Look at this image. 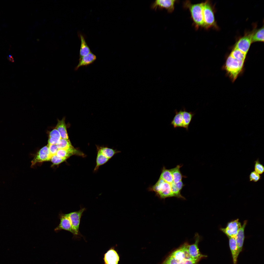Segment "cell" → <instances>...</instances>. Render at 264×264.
<instances>
[{
	"mask_svg": "<svg viewBox=\"0 0 264 264\" xmlns=\"http://www.w3.org/2000/svg\"><path fill=\"white\" fill-rule=\"evenodd\" d=\"M228 238L233 264H237V259L240 253L235 240L234 238L230 237Z\"/></svg>",
	"mask_w": 264,
	"mask_h": 264,
	"instance_id": "16",
	"label": "cell"
},
{
	"mask_svg": "<svg viewBox=\"0 0 264 264\" xmlns=\"http://www.w3.org/2000/svg\"><path fill=\"white\" fill-rule=\"evenodd\" d=\"M254 170L260 175L262 174L264 172V166L260 163L258 159L254 162Z\"/></svg>",
	"mask_w": 264,
	"mask_h": 264,
	"instance_id": "28",
	"label": "cell"
},
{
	"mask_svg": "<svg viewBox=\"0 0 264 264\" xmlns=\"http://www.w3.org/2000/svg\"><path fill=\"white\" fill-rule=\"evenodd\" d=\"M61 139L57 137H49L48 140V144L56 145Z\"/></svg>",
	"mask_w": 264,
	"mask_h": 264,
	"instance_id": "32",
	"label": "cell"
},
{
	"mask_svg": "<svg viewBox=\"0 0 264 264\" xmlns=\"http://www.w3.org/2000/svg\"><path fill=\"white\" fill-rule=\"evenodd\" d=\"M97 153L94 171H96L100 166L107 163L115 154L121 152L107 147L97 146Z\"/></svg>",
	"mask_w": 264,
	"mask_h": 264,
	"instance_id": "3",
	"label": "cell"
},
{
	"mask_svg": "<svg viewBox=\"0 0 264 264\" xmlns=\"http://www.w3.org/2000/svg\"><path fill=\"white\" fill-rule=\"evenodd\" d=\"M189 244L186 242L172 252L161 264H197L199 261L193 259L189 254Z\"/></svg>",
	"mask_w": 264,
	"mask_h": 264,
	"instance_id": "1",
	"label": "cell"
},
{
	"mask_svg": "<svg viewBox=\"0 0 264 264\" xmlns=\"http://www.w3.org/2000/svg\"><path fill=\"white\" fill-rule=\"evenodd\" d=\"M49 137H57L61 138L59 132L56 128L50 132Z\"/></svg>",
	"mask_w": 264,
	"mask_h": 264,
	"instance_id": "33",
	"label": "cell"
},
{
	"mask_svg": "<svg viewBox=\"0 0 264 264\" xmlns=\"http://www.w3.org/2000/svg\"><path fill=\"white\" fill-rule=\"evenodd\" d=\"M176 1L175 0H156L151 4V8L154 10L158 9H165L168 12L172 13L174 11Z\"/></svg>",
	"mask_w": 264,
	"mask_h": 264,
	"instance_id": "10",
	"label": "cell"
},
{
	"mask_svg": "<svg viewBox=\"0 0 264 264\" xmlns=\"http://www.w3.org/2000/svg\"><path fill=\"white\" fill-rule=\"evenodd\" d=\"M195 242L191 245L189 244L188 250L190 256L193 260L199 261L202 258L207 257V255L201 254L199 251L198 247V243L199 241L200 237L197 233L195 236Z\"/></svg>",
	"mask_w": 264,
	"mask_h": 264,
	"instance_id": "9",
	"label": "cell"
},
{
	"mask_svg": "<svg viewBox=\"0 0 264 264\" xmlns=\"http://www.w3.org/2000/svg\"><path fill=\"white\" fill-rule=\"evenodd\" d=\"M253 31L246 34L239 39L236 43L234 48L247 54L252 43V38Z\"/></svg>",
	"mask_w": 264,
	"mask_h": 264,
	"instance_id": "11",
	"label": "cell"
},
{
	"mask_svg": "<svg viewBox=\"0 0 264 264\" xmlns=\"http://www.w3.org/2000/svg\"><path fill=\"white\" fill-rule=\"evenodd\" d=\"M104 264H118L120 256L114 247H111L104 254Z\"/></svg>",
	"mask_w": 264,
	"mask_h": 264,
	"instance_id": "14",
	"label": "cell"
},
{
	"mask_svg": "<svg viewBox=\"0 0 264 264\" xmlns=\"http://www.w3.org/2000/svg\"><path fill=\"white\" fill-rule=\"evenodd\" d=\"M66 160L65 158L59 157L55 154L51 156L50 160L53 164L55 165L59 164Z\"/></svg>",
	"mask_w": 264,
	"mask_h": 264,
	"instance_id": "29",
	"label": "cell"
},
{
	"mask_svg": "<svg viewBox=\"0 0 264 264\" xmlns=\"http://www.w3.org/2000/svg\"><path fill=\"white\" fill-rule=\"evenodd\" d=\"M96 56L91 52L79 60V63L75 68L77 70L80 67L87 66L93 63L96 60Z\"/></svg>",
	"mask_w": 264,
	"mask_h": 264,
	"instance_id": "17",
	"label": "cell"
},
{
	"mask_svg": "<svg viewBox=\"0 0 264 264\" xmlns=\"http://www.w3.org/2000/svg\"><path fill=\"white\" fill-rule=\"evenodd\" d=\"M51 156L48 146H45L41 149L36 154L31 162V166L38 163L50 160Z\"/></svg>",
	"mask_w": 264,
	"mask_h": 264,
	"instance_id": "13",
	"label": "cell"
},
{
	"mask_svg": "<svg viewBox=\"0 0 264 264\" xmlns=\"http://www.w3.org/2000/svg\"><path fill=\"white\" fill-rule=\"evenodd\" d=\"M195 114L194 112L191 111H187L185 108H183V128L185 129L187 131H188L189 125Z\"/></svg>",
	"mask_w": 264,
	"mask_h": 264,
	"instance_id": "22",
	"label": "cell"
},
{
	"mask_svg": "<svg viewBox=\"0 0 264 264\" xmlns=\"http://www.w3.org/2000/svg\"><path fill=\"white\" fill-rule=\"evenodd\" d=\"M182 166L178 165L173 168L169 169L172 174L174 182L177 183L182 181V178L184 176H183L180 171V168Z\"/></svg>",
	"mask_w": 264,
	"mask_h": 264,
	"instance_id": "23",
	"label": "cell"
},
{
	"mask_svg": "<svg viewBox=\"0 0 264 264\" xmlns=\"http://www.w3.org/2000/svg\"><path fill=\"white\" fill-rule=\"evenodd\" d=\"M241 226L239 219H237L229 222L225 228L220 230L228 238H235Z\"/></svg>",
	"mask_w": 264,
	"mask_h": 264,
	"instance_id": "8",
	"label": "cell"
},
{
	"mask_svg": "<svg viewBox=\"0 0 264 264\" xmlns=\"http://www.w3.org/2000/svg\"><path fill=\"white\" fill-rule=\"evenodd\" d=\"M86 210L85 208H81L78 211L67 214L75 233V238H80L82 236L79 231V227L81 217L83 212Z\"/></svg>",
	"mask_w": 264,
	"mask_h": 264,
	"instance_id": "7",
	"label": "cell"
},
{
	"mask_svg": "<svg viewBox=\"0 0 264 264\" xmlns=\"http://www.w3.org/2000/svg\"><path fill=\"white\" fill-rule=\"evenodd\" d=\"M261 178V176L259 174L254 171H252L249 176V180L250 181L257 182Z\"/></svg>",
	"mask_w": 264,
	"mask_h": 264,
	"instance_id": "30",
	"label": "cell"
},
{
	"mask_svg": "<svg viewBox=\"0 0 264 264\" xmlns=\"http://www.w3.org/2000/svg\"><path fill=\"white\" fill-rule=\"evenodd\" d=\"M80 36L81 44L79 52V60L91 52L86 41L84 37L81 34Z\"/></svg>",
	"mask_w": 264,
	"mask_h": 264,
	"instance_id": "21",
	"label": "cell"
},
{
	"mask_svg": "<svg viewBox=\"0 0 264 264\" xmlns=\"http://www.w3.org/2000/svg\"><path fill=\"white\" fill-rule=\"evenodd\" d=\"M247 54L238 49L234 48L231 52L230 55L234 59L238 61H244Z\"/></svg>",
	"mask_w": 264,
	"mask_h": 264,
	"instance_id": "27",
	"label": "cell"
},
{
	"mask_svg": "<svg viewBox=\"0 0 264 264\" xmlns=\"http://www.w3.org/2000/svg\"><path fill=\"white\" fill-rule=\"evenodd\" d=\"M160 177L166 182L171 184L174 182L172 174L169 169L165 167L163 168Z\"/></svg>",
	"mask_w": 264,
	"mask_h": 264,
	"instance_id": "26",
	"label": "cell"
},
{
	"mask_svg": "<svg viewBox=\"0 0 264 264\" xmlns=\"http://www.w3.org/2000/svg\"><path fill=\"white\" fill-rule=\"evenodd\" d=\"M247 222V221L246 220L244 221L242 225L235 238L240 253L242 250L245 238L244 230Z\"/></svg>",
	"mask_w": 264,
	"mask_h": 264,
	"instance_id": "15",
	"label": "cell"
},
{
	"mask_svg": "<svg viewBox=\"0 0 264 264\" xmlns=\"http://www.w3.org/2000/svg\"><path fill=\"white\" fill-rule=\"evenodd\" d=\"M244 62L243 61L237 60L230 55L227 57L225 63V68L233 81L235 80L242 70Z\"/></svg>",
	"mask_w": 264,
	"mask_h": 264,
	"instance_id": "4",
	"label": "cell"
},
{
	"mask_svg": "<svg viewBox=\"0 0 264 264\" xmlns=\"http://www.w3.org/2000/svg\"><path fill=\"white\" fill-rule=\"evenodd\" d=\"M59 218L60 220V223L55 229V231H57L64 230L71 233L75 238V234L67 214L60 213Z\"/></svg>",
	"mask_w": 264,
	"mask_h": 264,
	"instance_id": "12",
	"label": "cell"
},
{
	"mask_svg": "<svg viewBox=\"0 0 264 264\" xmlns=\"http://www.w3.org/2000/svg\"><path fill=\"white\" fill-rule=\"evenodd\" d=\"M203 2H202L193 4L188 0L186 1L183 3L184 8L189 10L194 25L197 29L200 28H203Z\"/></svg>",
	"mask_w": 264,
	"mask_h": 264,
	"instance_id": "2",
	"label": "cell"
},
{
	"mask_svg": "<svg viewBox=\"0 0 264 264\" xmlns=\"http://www.w3.org/2000/svg\"><path fill=\"white\" fill-rule=\"evenodd\" d=\"M264 41V27L253 31L252 38V42Z\"/></svg>",
	"mask_w": 264,
	"mask_h": 264,
	"instance_id": "24",
	"label": "cell"
},
{
	"mask_svg": "<svg viewBox=\"0 0 264 264\" xmlns=\"http://www.w3.org/2000/svg\"><path fill=\"white\" fill-rule=\"evenodd\" d=\"M149 190L154 191L156 195L161 198L174 197L170 184L160 177L156 183L149 187Z\"/></svg>",
	"mask_w": 264,
	"mask_h": 264,
	"instance_id": "6",
	"label": "cell"
},
{
	"mask_svg": "<svg viewBox=\"0 0 264 264\" xmlns=\"http://www.w3.org/2000/svg\"><path fill=\"white\" fill-rule=\"evenodd\" d=\"M214 8L211 2L206 0L203 2V14L204 25L203 28L208 29L211 27L217 28L215 21Z\"/></svg>",
	"mask_w": 264,
	"mask_h": 264,
	"instance_id": "5",
	"label": "cell"
},
{
	"mask_svg": "<svg viewBox=\"0 0 264 264\" xmlns=\"http://www.w3.org/2000/svg\"><path fill=\"white\" fill-rule=\"evenodd\" d=\"M49 152L51 156L56 154L58 149L56 145L48 144V145Z\"/></svg>",
	"mask_w": 264,
	"mask_h": 264,
	"instance_id": "31",
	"label": "cell"
},
{
	"mask_svg": "<svg viewBox=\"0 0 264 264\" xmlns=\"http://www.w3.org/2000/svg\"><path fill=\"white\" fill-rule=\"evenodd\" d=\"M171 190L174 197L178 198L185 199V198L180 193L184 185L182 181L177 183L174 182L171 184Z\"/></svg>",
	"mask_w": 264,
	"mask_h": 264,
	"instance_id": "20",
	"label": "cell"
},
{
	"mask_svg": "<svg viewBox=\"0 0 264 264\" xmlns=\"http://www.w3.org/2000/svg\"><path fill=\"white\" fill-rule=\"evenodd\" d=\"M175 115L171 121V125L174 128H183V110H181L178 111L176 110L175 111Z\"/></svg>",
	"mask_w": 264,
	"mask_h": 264,
	"instance_id": "18",
	"label": "cell"
},
{
	"mask_svg": "<svg viewBox=\"0 0 264 264\" xmlns=\"http://www.w3.org/2000/svg\"><path fill=\"white\" fill-rule=\"evenodd\" d=\"M65 120L64 118L58 120L55 128L59 132L61 138L69 140Z\"/></svg>",
	"mask_w": 264,
	"mask_h": 264,
	"instance_id": "19",
	"label": "cell"
},
{
	"mask_svg": "<svg viewBox=\"0 0 264 264\" xmlns=\"http://www.w3.org/2000/svg\"><path fill=\"white\" fill-rule=\"evenodd\" d=\"M56 145L58 149L73 150L75 148L72 145L69 140L63 138L60 140Z\"/></svg>",
	"mask_w": 264,
	"mask_h": 264,
	"instance_id": "25",
	"label": "cell"
}]
</instances>
